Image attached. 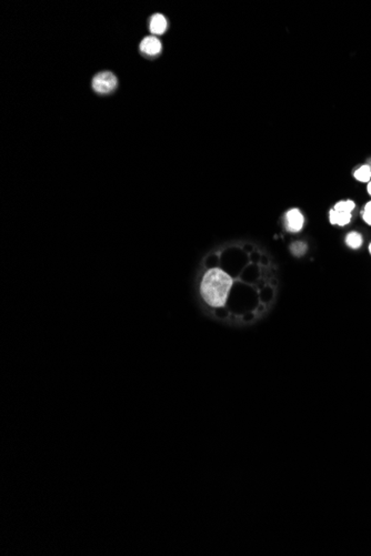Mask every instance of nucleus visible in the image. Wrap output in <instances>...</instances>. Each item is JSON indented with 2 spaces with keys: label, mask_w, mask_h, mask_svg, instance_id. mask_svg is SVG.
I'll use <instances>...</instances> for the list:
<instances>
[{
  "label": "nucleus",
  "mask_w": 371,
  "mask_h": 556,
  "mask_svg": "<svg viewBox=\"0 0 371 556\" xmlns=\"http://www.w3.org/2000/svg\"><path fill=\"white\" fill-rule=\"evenodd\" d=\"M233 280L220 269L209 270L202 279L201 295L209 305L219 308L227 301Z\"/></svg>",
  "instance_id": "1"
},
{
  "label": "nucleus",
  "mask_w": 371,
  "mask_h": 556,
  "mask_svg": "<svg viewBox=\"0 0 371 556\" xmlns=\"http://www.w3.org/2000/svg\"><path fill=\"white\" fill-rule=\"evenodd\" d=\"M117 86V78L112 72L105 71L96 75L92 79V88L99 93H108Z\"/></svg>",
  "instance_id": "2"
},
{
  "label": "nucleus",
  "mask_w": 371,
  "mask_h": 556,
  "mask_svg": "<svg viewBox=\"0 0 371 556\" xmlns=\"http://www.w3.org/2000/svg\"><path fill=\"white\" fill-rule=\"evenodd\" d=\"M304 216L298 209H291L286 214V228L290 232H298L303 229Z\"/></svg>",
  "instance_id": "3"
},
{
  "label": "nucleus",
  "mask_w": 371,
  "mask_h": 556,
  "mask_svg": "<svg viewBox=\"0 0 371 556\" xmlns=\"http://www.w3.org/2000/svg\"><path fill=\"white\" fill-rule=\"evenodd\" d=\"M140 50L145 55L156 56L161 51V42L156 37H146L140 43Z\"/></svg>",
  "instance_id": "4"
},
{
  "label": "nucleus",
  "mask_w": 371,
  "mask_h": 556,
  "mask_svg": "<svg viewBox=\"0 0 371 556\" xmlns=\"http://www.w3.org/2000/svg\"><path fill=\"white\" fill-rule=\"evenodd\" d=\"M166 29H167V19L160 14L153 15L150 19L151 33L155 35H161L165 33Z\"/></svg>",
  "instance_id": "5"
},
{
  "label": "nucleus",
  "mask_w": 371,
  "mask_h": 556,
  "mask_svg": "<svg viewBox=\"0 0 371 556\" xmlns=\"http://www.w3.org/2000/svg\"><path fill=\"white\" fill-rule=\"evenodd\" d=\"M329 215H330V222L332 223V225H337V226H346L347 223H349L351 220V213L337 212V211L334 209L330 210Z\"/></svg>",
  "instance_id": "6"
},
{
  "label": "nucleus",
  "mask_w": 371,
  "mask_h": 556,
  "mask_svg": "<svg viewBox=\"0 0 371 556\" xmlns=\"http://www.w3.org/2000/svg\"><path fill=\"white\" fill-rule=\"evenodd\" d=\"M355 178L358 181H361V182L370 181L371 168L369 167V165H362V167H360L359 169H357L355 171Z\"/></svg>",
  "instance_id": "7"
},
{
  "label": "nucleus",
  "mask_w": 371,
  "mask_h": 556,
  "mask_svg": "<svg viewBox=\"0 0 371 556\" xmlns=\"http://www.w3.org/2000/svg\"><path fill=\"white\" fill-rule=\"evenodd\" d=\"M356 204L354 201L351 200H347V201H340L338 202L334 210H336L337 212H348V213H351L353 212V210L355 209Z\"/></svg>",
  "instance_id": "8"
},
{
  "label": "nucleus",
  "mask_w": 371,
  "mask_h": 556,
  "mask_svg": "<svg viewBox=\"0 0 371 556\" xmlns=\"http://www.w3.org/2000/svg\"><path fill=\"white\" fill-rule=\"evenodd\" d=\"M346 242H347V245L350 248L358 249L362 245V238H361V235L358 232H351V233H349L347 235Z\"/></svg>",
  "instance_id": "9"
},
{
  "label": "nucleus",
  "mask_w": 371,
  "mask_h": 556,
  "mask_svg": "<svg viewBox=\"0 0 371 556\" xmlns=\"http://www.w3.org/2000/svg\"><path fill=\"white\" fill-rule=\"evenodd\" d=\"M291 252L295 254V255H298V257H300V255L305 254V252L307 251V246L305 244H303V242H295L291 246Z\"/></svg>",
  "instance_id": "10"
},
{
  "label": "nucleus",
  "mask_w": 371,
  "mask_h": 556,
  "mask_svg": "<svg viewBox=\"0 0 371 556\" xmlns=\"http://www.w3.org/2000/svg\"><path fill=\"white\" fill-rule=\"evenodd\" d=\"M362 218L368 225L371 226V201L368 202L362 211Z\"/></svg>",
  "instance_id": "11"
},
{
  "label": "nucleus",
  "mask_w": 371,
  "mask_h": 556,
  "mask_svg": "<svg viewBox=\"0 0 371 556\" xmlns=\"http://www.w3.org/2000/svg\"><path fill=\"white\" fill-rule=\"evenodd\" d=\"M368 192L371 196V181H369V183H368Z\"/></svg>",
  "instance_id": "12"
},
{
  "label": "nucleus",
  "mask_w": 371,
  "mask_h": 556,
  "mask_svg": "<svg viewBox=\"0 0 371 556\" xmlns=\"http://www.w3.org/2000/svg\"><path fill=\"white\" fill-rule=\"evenodd\" d=\"M369 251H370V253H371V245H370V247H369Z\"/></svg>",
  "instance_id": "13"
}]
</instances>
